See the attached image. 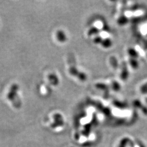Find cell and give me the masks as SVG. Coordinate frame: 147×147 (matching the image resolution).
Listing matches in <instances>:
<instances>
[{"mask_svg": "<svg viewBox=\"0 0 147 147\" xmlns=\"http://www.w3.org/2000/svg\"><path fill=\"white\" fill-rule=\"evenodd\" d=\"M85 140H86V138L84 137H81L80 139V142H84Z\"/></svg>", "mask_w": 147, "mask_h": 147, "instance_id": "52a82bcc", "label": "cell"}, {"mask_svg": "<svg viewBox=\"0 0 147 147\" xmlns=\"http://www.w3.org/2000/svg\"><path fill=\"white\" fill-rule=\"evenodd\" d=\"M129 63L133 69H136L139 67V62L137 58L129 57Z\"/></svg>", "mask_w": 147, "mask_h": 147, "instance_id": "3957f363", "label": "cell"}, {"mask_svg": "<svg viewBox=\"0 0 147 147\" xmlns=\"http://www.w3.org/2000/svg\"><path fill=\"white\" fill-rule=\"evenodd\" d=\"M127 53H128L129 57H132V58L138 59L140 56V55L136 50V49H134V48H129L127 50Z\"/></svg>", "mask_w": 147, "mask_h": 147, "instance_id": "7a4b0ae2", "label": "cell"}, {"mask_svg": "<svg viewBox=\"0 0 147 147\" xmlns=\"http://www.w3.org/2000/svg\"><path fill=\"white\" fill-rule=\"evenodd\" d=\"M140 91L142 93L147 94V82L142 84L140 88Z\"/></svg>", "mask_w": 147, "mask_h": 147, "instance_id": "8992f818", "label": "cell"}, {"mask_svg": "<svg viewBox=\"0 0 147 147\" xmlns=\"http://www.w3.org/2000/svg\"><path fill=\"white\" fill-rule=\"evenodd\" d=\"M102 47L105 48H109L112 45V41L110 38L104 39L102 40V42L100 44Z\"/></svg>", "mask_w": 147, "mask_h": 147, "instance_id": "277c9868", "label": "cell"}, {"mask_svg": "<svg viewBox=\"0 0 147 147\" xmlns=\"http://www.w3.org/2000/svg\"><path fill=\"white\" fill-rule=\"evenodd\" d=\"M110 87L112 89V90L116 92L119 91L121 88V84L116 81H112Z\"/></svg>", "mask_w": 147, "mask_h": 147, "instance_id": "5b68a950", "label": "cell"}, {"mask_svg": "<svg viewBox=\"0 0 147 147\" xmlns=\"http://www.w3.org/2000/svg\"><path fill=\"white\" fill-rule=\"evenodd\" d=\"M129 76V72L127 68V65L126 63H124L121 65V79L123 81H126Z\"/></svg>", "mask_w": 147, "mask_h": 147, "instance_id": "6da1fadb", "label": "cell"}]
</instances>
